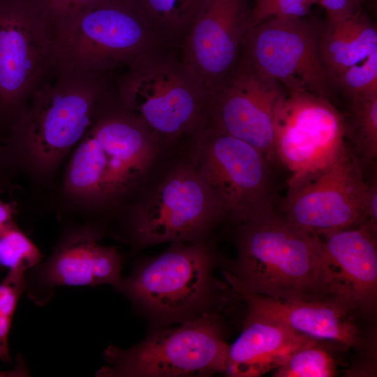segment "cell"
Returning a JSON list of instances; mask_svg holds the SVG:
<instances>
[{"instance_id": "obj_1", "label": "cell", "mask_w": 377, "mask_h": 377, "mask_svg": "<svg viewBox=\"0 0 377 377\" xmlns=\"http://www.w3.org/2000/svg\"><path fill=\"white\" fill-rule=\"evenodd\" d=\"M239 226L237 256L226 274L240 295L349 306L320 236L291 226L276 209Z\"/></svg>"}, {"instance_id": "obj_2", "label": "cell", "mask_w": 377, "mask_h": 377, "mask_svg": "<svg viewBox=\"0 0 377 377\" xmlns=\"http://www.w3.org/2000/svg\"><path fill=\"white\" fill-rule=\"evenodd\" d=\"M15 117L17 148L40 173L52 172L116 96L110 73H55Z\"/></svg>"}, {"instance_id": "obj_3", "label": "cell", "mask_w": 377, "mask_h": 377, "mask_svg": "<svg viewBox=\"0 0 377 377\" xmlns=\"http://www.w3.org/2000/svg\"><path fill=\"white\" fill-rule=\"evenodd\" d=\"M126 69L114 81L119 102L160 142L207 126L210 95L179 47L157 46Z\"/></svg>"}, {"instance_id": "obj_4", "label": "cell", "mask_w": 377, "mask_h": 377, "mask_svg": "<svg viewBox=\"0 0 377 377\" xmlns=\"http://www.w3.org/2000/svg\"><path fill=\"white\" fill-rule=\"evenodd\" d=\"M54 73H103L163 45L128 0H111L51 27Z\"/></svg>"}, {"instance_id": "obj_5", "label": "cell", "mask_w": 377, "mask_h": 377, "mask_svg": "<svg viewBox=\"0 0 377 377\" xmlns=\"http://www.w3.org/2000/svg\"><path fill=\"white\" fill-rule=\"evenodd\" d=\"M214 265L205 243L173 242L121 279L117 288L156 319L184 322L207 312L217 285Z\"/></svg>"}, {"instance_id": "obj_6", "label": "cell", "mask_w": 377, "mask_h": 377, "mask_svg": "<svg viewBox=\"0 0 377 377\" xmlns=\"http://www.w3.org/2000/svg\"><path fill=\"white\" fill-rule=\"evenodd\" d=\"M229 346L217 318L206 312L159 330L128 348L110 346L98 376L173 377L225 373Z\"/></svg>"}, {"instance_id": "obj_7", "label": "cell", "mask_w": 377, "mask_h": 377, "mask_svg": "<svg viewBox=\"0 0 377 377\" xmlns=\"http://www.w3.org/2000/svg\"><path fill=\"white\" fill-rule=\"evenodd\" d=\"M191 136V162L226 216L240 224L275 209L274 169L259 150L210 126Z\"/></svg>"}, {"instance_id": "obj_8", "label": "cell", "mask_w": 377, "mask_h": 377, "mask_svg": "<svg viewBox=\"0 0 377 377\" xmlns=\"http://www.w3.org/2000/svg\"><path fill=\"white\" fill-rule=\"evenodd\" d=\"M325 23L308 15L267 20L247 31L242 54L286 89H304L333 102L336 90L320 56Z\"/></svg>"}, {"instance_id": "obj_9", "label": "cell", "mask_w": 377, "mask_h": 377, "mask_svg": "<svg viewBox=\"0 0 377 377\" xmlns=\"http://www.w3.org/2000/svg\"><path fill=\"white\" fill-rule=\"evenodd\" d=\"M224 216L219 200L189 162L174 168L135 207L131 230L141 246L195 242Z\"/></svg>"}, {"instance_id": "obj_10", "label": "cell", "mask_w": 377, "mask_h": 377, "mask_svg": "<svg viewBox=\"0 0 377 377\" xmlns=\"http://www.w3.org/2000/svg\"><path fill=\"white\" fill-rule=\"evenodd\" d=\"M274 146L279 165L290 174L288 184L311 175L334 163L346 147L344 114L328 99L286 89L275 110Z\"/></svg>"}, {"instance_id": "obj_11", "label": "cell", "mask_w": 377, "mask_h": 377, "mask_svg": "<svg viewBox=\"0 0 377 377\" xmlns=\"http://www.w3.org/2000/svg\"><path fill=\"white\" fill-rule=\"evenodd\" d=\"M365 171L346 145L331 165L288 184L280 213L291 226L318 236L362 225Z\"/></svg>"}, {"instance_id": "obj_12", "label": "cell", "mask_w": 377, "mask_h": 377, "mask_svg": "<svg viewBox=\"0 0 377 377\" xmlns=\"http://www.w3.org/2000/svg\"><path fill=\"white\" fill-rule=\"evenodd\" d=\"M54 65L51 26L34 0L0 1V112L15 117Z\"/></svg>"}, {"instance_id": "obj_13", "label": "cell", "mask_w": 377, "mask_h": 377, "mask_svg": "<svg viewBox=\"0 0 377 377\" xmlns=\"http://www.w3.org/2000/svg\"><path fill=\"white\" fill-rule=\"evenodd\" d=\"M96 166L105 202L134 188L150 169L160 142L117 96L101 110L83 137Z\"/></svg>"}, {"instance_id": "obj_14", "label": "cell", "mask_w": 377, "mask_h": 377, "mask_svg": "<svg viewBox=\"0 0 377 377\" xmlns=\"http://www.w3.org/2000/svg\"><path fill=\"white\" fill-rule=\"evenodd\" d=\"M286 91L239 54L219 88L210 96L207 126L259 150L272 168L279 165L274 146L276 105Z\"/></svg>"}, {"instance_id": "obj_15", "label": "cell", "mask_w": 377, "mask_h": 377, "mask_svg": "<svg viewBox=\"0 0 377 377\" xmlns=\"http://www.w3.org/2000/svg\"><path fill=\"white\" fill-rule=\"evenodd\" d=\"M250 11L249 0H205L180 47L210 96L239 58Z\"/></svg>"}, {"instance_id": "obj_16", "label": "cell", "mask_w": 377, "mask_h": 377, "mask_svg": "<svg viewBox=\"0 0 377 377\" xmlns=\"http://www.w3.org/2000/svg\"><path fill=\"white\" fill-rule=\"evenodd\" d=\"M100 232L84 228L72 231L59 242L49 258L35 267L27 289L36 302L52 297L56 286H87L121 281V257L115 246L99 243Z\"/></svg>"}, {"instance_id": "obj_17", "label": "cell", "mask_w": 377, "mask_h": 377, "mask_svg": "<svg viewBox=\"0 0 377 377\" xmlns=\"http://www.w3.org/2000/svg\"><path fill=\"white\" fill-rule=\"evenodd\" d=\"M241 296L246 302L248 313L279 323L303 336L355 350L370 348L369 339L353 318L356 311L341 302L288 301L251 294Z\"/></svg>"}, {"instance_id": "obj_18", "label": "cell", "mask_w": 377, "mask_h": 377, "mask_svg": "<svg viewBox=\"0 0 377 377\" xmlns=\"http://www.w3.org/2000/svg\"><path fill=\"white\" fill-rule=\"evenodd\" d=\"M377 233L366 225L323 235L345 298L354 310H374L377 300Z\"/></svg>"}, {"instance_id": "obj_19", "label": "cell", "mask_w": 377, "mask_h": 377, "mask_svg": "<svg viewBox=\"0 0 377 377\" xmlns=\"http://www.w3.org/2000/svg\"><path fill=\"white\" fill-rule=\"evenodd\" d=\"M311 339L279 323L247 313L241 334L229 346L225 374L233 377L263 375Z\"/></svg>"}, {"instance_id": "obj_20", "label": "cell", "mask_w": 377, "mask_h": 377, "mask_svg": "<svg viewBox=\"0 0 377 377\" xmlns=\"http://www.w3.org/2000/svg\"><path fill=\"white\" fill-rule=\"evenodd\" d=\"M376 50V26L361 11L337 21L325 22L320 56L333 83L336 77Z\"/></svg>"}, {"instance_id": "obj_21", "label": "cell", "mask_w": 377, "mask_h": 377, "mask_svg": "<svg viewBox=\"0 0 377 377\" xmlns=\"http://www.w3.org/2000/svg\"><path fill=\"white\" fill-rule=\"evenodd\" d=\"M205 0H128L163 45L181 47Z\"/></svg>"}, {"instance_id": "obj_22", "label": "cell", "mask_w": 377, "mask_h": 377, "mask_svg": "<svg viewBox=\"0 0 377 377\" xmlns=\"http://www.w3.org/2000/svg\"><path fill=\"white\" fill-rule=\"evenodd\" d=\"M346 145L366 170L376 168L377 96L346 101Z\"/></svg>"}, {"instance_id": "obj_23", "label": "cell", "mask_w": 377, "mask_h": 377, "mask_svg": "<svg viewBox=\"0 0 377 377\" xmlns=\"http://www.w3.org/2000/svg\"><path fill=\"white\" fill-rule=\"evenodd\" d=\"M277 377H332L337 371V362L330 351L311 339L300 345L274 369Z\"/></svg>"}, {"instance_id": "obj_24", "label": "cell", "mask_w": 377, "mask_h": 377, "mask_svg": "<svg viewBox=\"0 0 377 377\" xmlns=\"http://www.w3.org/2000/svg\"><path fill=\"white\" fill-rule=\"evenodd\" d=\"M42 255L16 226L0 234V269L26 272L36 267Z\"/></svg>"}, {"instance_id": "obj_25", "label": "cell", "mask_w": 377, "mask_h": 377, "mask_svg": "<svg viewBox=\"0 0 377 377\" xmlns=\"http://www.w3.org/2000/svg\"><path fill=\"white\" fill-rule=\"evenodd\" d=\"M346 101L377 96V50L334 80Z\"/></svg>"}, {"instance_id": "obj_26", "label": "cell", "mask_w": 377, "mask_h": 377, "mask_svg": "<svg viewBox=\"0 0 377 377\" xmlns=\"http://www.w3.org/2000/svg\"><path fill=\"white\" fill-rule=\"evenodd\" d=\"M24 272L8 271L0 283V360L11 361L8 334L19 299L27 289Z\"/></svg>"}, {"instance_id": "obj_27", "label": "cell", "mask_w": 377, "mask_h": 377, "mask_svg": "<svg viewBox=\"0 0 377 377\" xmlns=\"http://www.w3.org/2000/svg\"><path fill=\"white\" fill-rule=\"evenodd\" d=\"M316 3V0H256L249 14V29L272 18L307 16Z\"/></svg>"}, {"instance_id": "obj_28", "label": "cell", "mask_w": 377, "mask_h": 377, "mask_svg": "<svg viewBox=\"0 0 377 377\" xmlns=\"http://www.w3.org/2000/svg\"><path fill=\"white\" fill-rule=\"evenodd\" d=\"M111 0H34L51 27Z\"/></svg>"}, {"instance_id": "obj_29", "label": "cell", "mask_w": 377, "mask_h": 377, "mask_svg": "<svg viewBox=\"0 0 377 377\" xmlns=\"http://www.w3.org/2000/svg\"><path fill=\"white\" fill-rule=\"evenodd\" d=\"M363 0H316L325 10L327 22L337 21L360 12Z\"/></svg>"}, {"instance_id": "obj_30", "label": "cell", "mask_w": 377, "mask_h": 377, "mask_svg": "<svg viewBox=\"0 0 377 377\" xmlns=\"http://www.w3.org/2000/svg\"><path fill=\"white\" fill-rule=\"evenodd\" d=\"M367 180V188L364 203V223L377 233V176L376 172Z\"/></svg>"}, {"instance_id": "obj_31", "label": "cell", "mask_w": 377, "mask_h": 377, "mask_svg": "<svg viewBox=\"0 0 377 377\" xmlns=\"http://www.w3.org/2000/svg\"><path fill=\"white\" fill-rule=\"evenodd\" d=\"M13 212L10 205L0 201V234L16 226L13 219Z\"/></svg>"}, {"instance_id": "obj_32", "label": "cell", "mask_w": 377, "mask_h": 377, "mask_svg": "<svg viewBox=\"0 0 377 377\" xmlns=\"http://www.w3.org/2000/svg\"><path fill=\"white\" fill-rule=\"evenodd\" d=\"M3 1V0H0V1Z\"/></svg>"}]
</instances>
